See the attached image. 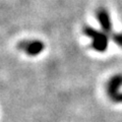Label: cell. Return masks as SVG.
<instances>
[{
    "label": "cell",
    "instance_id": "6",
    "mask_svg": "<svg viewBox=\"0 0 122 122\" xmlns=\"http://www.w3.org/2000/svg\"><path fill=\"white\" fill-rule=\"evenodd\" d=\"M112 101H113L114 103H122V92H121L120 94H118Z\"/></svg>",
    "mask_w": 122,
    "mask_h": 122
},
{
    "label": "cell",
    "instance_id": "1",
    "mask_svg": "<svg viewBox=\"0 0 122 122\" xmlns=\"http://www.w3.org/2000/svg\"><path fill=\"white\" fill-rule=\"evenodd\" d=\"M82 33L92 40L91 48L94 51L99 53H104L107 51L110 40L109 34L105 33L102 30H97L91 25H83Z\"/></svg>",
    "mask_w": 122,
    "mask_h": 122
},
{
    "label": "cell",
    "instance_id": "5",
    "mask_svg": "<svg viewBox=\"0 0 122 122\" xmlns=\"http://www.w3.org/2000/svg\"><path fill=\"white\" fill-rule=\"evenodd\" d=\"M111 39L117 46L122 47V32L119 33H112L111 34Z\"/></svg>",
    "mask_w": 122,
    "mask_h": 122
},
{
    "label": "cell",
    "instance_id": "2",
    "mask_svg": "<svg viewBox=\"0 0 122 122\" xmlns=\"http://www.w3.org/2000/svg\"><path fill=\"white\" fill-rule=\"evenodd\" d=\"M17 49L30 57L39 56L45 50V43L41 40H21L16 45Z\"/></svg>",
    "mask_w": 122,
    "mask_h": 122
},
{
    "label": "cell",
    "instance_id": "4",
    "mask_svg": "<svg viewBox=\"0 0 122 122\" xmlns=\"http://www.w3.org/2000/svg\"><path fill=\"white\" fill-rule=\"evenodd\" d=\"M122 86V73H117L112 75L106 83V93L108 97L113 100L118 94H120V89Z\"/></svg>",
    "mask_w": 122,
    "mask_h": 122
},
{
    "label": "cell",
    "instance_id": "3",
    "mask_svg": "<svg viewBox=\"0 0 122 122\" xmlns=\"http://www.w3.org/2000/svg\"><path fill=\"white\" fill-rule=\"evenodd\" d=\"M96 18L101 26V30H104L107 34H112L113 33V25L111 16H110L109 11L105 7H99L96 10Z\"/></svg>",
    "mask_w": 122,
    "mask_h": 122
}]
</instances>
